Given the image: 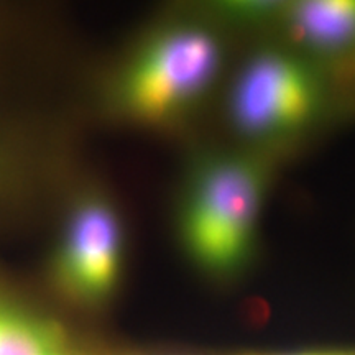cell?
Listing matches in <instances>:
<instances>
[{"instance_id": "1", "label": "cell", "mask_w": 355, "mask_h": 355, "mask_svg": "<svg viewBox=\"0 0 355 355\" xmlns=\"http://www.w3.org/2000/svg\"><path fill=\"white\" fill-rule=\"evenodd\" d=\"M268 184V157L247 148L204 153L189 166L176 209V235L204 278L230 283L252 265Z\"/></svg>"}, {"instance_id": "6", "label": "cell", "mask_w": 355, "mask_h": 355, "mask_svg": "<svg viewBox=\"0 0 355 355\" xmlns=\"http://www.w3.org/2000/svg\"><path fill=\"white\" fill-rule=\"evenodd\" d=\"M278 25L288 46L314 63L355 51V0L286 2Z\"/></svg>"}, {"instance_id": "8", "label": "cell", "mask_w": 355, "mask_h": 355, "mask_svg": "<svg viewBox=\"0 0 355 355\" xmlns=\"http://www.w3.org/2000/svg\"><path fill=\"white\" fill-rule=\"evenodd\" d=\"M199 355H355V347H303V349H230Z\"/></svg>"}, {"instance_id": "2", "label": "cell", "mask_w": 355, "mask_h": 355, "mask_svg": "<svg viewBox=\"0 0 355 355\" xmlns=\"http://www.w3.org/2000/svg\"><path fill=\"white\" fill-rule=\"evenodd\" d=\"M225 48L219 30L201 20H170L139 43L114 83L122 117L148 130L184 123L219 81Z\"/></svg>"}, {"instance_id": "5", "label": "cell", "mask_w": 355, "mask_h": 355, "mask_svg": "<svg viewBox=\"0 0 355 355\" xmlns=\"http://www.w3.org/2000/svg\"><path fill=\"white\" fill-rule=\"evenodd\" d=\"M0 355H184L89 334L55 311L0 286Z\"/></svg>"}, {"instance_id": "4", "label": "cell", "mask_w": 355, "mask_h": 355, "mask_svg": "<svg viewBox=\"0 0 355 355\" xmlns=\"http://www.w3.org/2000/svg\"><path fill=\"white\" fill-rule=\"evenodd\" d=\"M53 293L84 318L102 316L121 293L125 230L109 199H79L66 219L51 263Z\"/></svg>"}, {"instance_id": "7", "label": "cell", "mask_w": 355, "mask_h": 355, "mask_svg": "<svg viewBox=\"0 0 355 355\" xmlns=\"http://www.w3.org/2000/svg\"><path fill=\"white\" fill-rule=\"evenodd\" d=\"M286 2H217L209 7L216 20L241 26L278 25Z\"/></svg>"}, {"instance_id": "3", "label": "cell", "mask_w": 355, "mask_h": 355, "mask_svg": "<svg viewBox=\"0 0 355 355\" xmlns=\"http://www.w3.org/2000/svg\"><path fill=\"white\" fill-rule=\"evenodd\" d=\"M326 84L314 61L288 44L252 51L235 71L225 97L229 127L250 152L285 148L319 125Z\"/></svg>"}]
</instances>
